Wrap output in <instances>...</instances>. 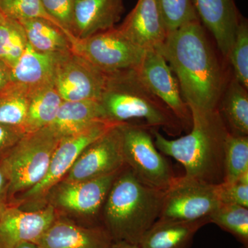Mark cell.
I'll return each instance as SVG.
<instances>
[{
    "instance_id": "36",
    "label": "cell",
    "mask_w": 248,
    "mask_h": 248,
    "mask_svg": "<svg viewBox=\"0 0 248 248\" xmlns=\"http://www.w3.org/2000/svg\"><path fill=\"white\" fill-rule=\"evenodd\" d=\"M9 181L7 174L0 161V204L9 206Z\"/></svg>"
},
{
    "instance_id": "7",
    "label": "cell",
    "mask_w": 248,
    "mask_h": 248,
    "mask_svg": "<svg viewBox=\"0 0 248 248\" xmlns=\"http://www.w3.org/2000/svg\"><path fill=\"white\" fill-rule=\"evenodd\" d=\"M73 51L110 75L138 68L146 50L129 40L118 27H114L77 40Z\"/></svg>"
},
{
    "instance_id": "14",
    "label": "cell",
    "mask_w": 248,
    "mask_h": 248,
    "mask_svg": "<svg viewBox=\"0 0 248 248\" xmlns=\"http://www.w3.org/2000/svg\"><path fill=\"white\" fill-rule=\"evenodd\" d=\"M58 215L50 204L32 211L9 205L0 217V248H14L24 242L37 244Z\"/></svg>"
},
{
    "instance_id": "30",
    "label": "cell",
    "mask_w": 248,
    "mask_h": 248,
    "mask_svg": "<svg viewBox=\"0 0 248 248\" xmlns=\"http://www.w3.org/2000/svg\"><path fill=\"white\" fill-rule=\"evenodd\" d=\"M158 2L168 34L199 19L192 0H158Z\"/></svg>"
},
{
    "instance_id": "34",
    "label": "cell",
    "mask_w": 248,
    "mask_h": 248,
    "mask_svg": "<svg viewBox=\"0 0 248 248\" xmlns=\"http://www.w3.org/2000/svg\"><path fill=\"white\" fill-rule=\"evenodd\" d=\"M25 134L21 127L0 123V160L17 144Z\"/></svg>"
},
{
    "instance_id": "26",
    "label": "cell",
    "mask_w": 248,
    "mask_h": 248,
    "mask_svg": "<svg viewBox=\"0 0 248 248\" xmlns=\"http://www.w3.org/2000/svg\"><path fill=\"white\" fill-rule=\"evenodd\" d=\"M27 45L25 31L20 22L3 16L0 21V60L12 68Z\"/></svg>"
},
{
    "instance_id": "5",
    "label": "cell",
    "mask_w": 248,
    "mask_h": 248,
    "mask_svg": "<svg viewBox=\"0 0 248 248\" xmlns=\"http://www.w3.org/2000/svg\"><path fill=\"white\" fill-rule=\"evenodd\" d=\"M61 139L50 125L26 133L0 160L9 178V205L42 182Z\"/></svg>"
},
{
    "instance_id": "37",
    "label": "cell",
    "mask_w": 248,
    "mask_h": 248,
    "mask_svg": "<svg viewBox=\"0 0 248 248\" xmlns=\"http://www.w3.org/2000/svg\"><path fill=\"white\" fill-rule=\"evenodd\" d=\"M112 248H141L140 245L132 244L127 241H114Z\"/></svg>"
},
{
    "instance_id": "19",
    "label": "cell",
    "mask_w": 248,
    "mask_h": 248,
    "mask_svg": "<svg viewBox=\"0 0 248 248\" xmlns=\"http://www.w3.org/2000/svg\"><path fill=\"white\" fill-rule=\"evenodd\" d=\"M62 54L41 53L28 43L24 53L11 68L15 84L28 93L53 84L55 71Z\"/></svg>"
},
{
    "instance_id": "3",
    "label": "cell",
    "mask_w": 248,
    "mask_h": 248,
    "mask_svg": "<svg viewBox=\"0 0 248 248\" xmlns=\"http://www.w3.org/2000/svg\"><path fill=\"white\" fill-rule=\"evenodd\" d=\"M165 191L143 184L125 166L111 186L103 207V226L114 241L139 244L159 218Z\"/></svg>"
},
{
    "instance_id": "25",
    "label": "cell",
    "mask_w": 248,
    "mask_h": 248,
    "mask_svg": "<svg viewBox=\"0 0 248 248\" xmlns=\"http://www.w3.org/2000/svg\"><path fill=\"white\" fill-rule=\"evenodd\" d=\"M210 223L233 235L248 248V208L236 204L220 202L208 217Z\"/></svg>"
},
{
    "instance_id": "23",
    "label": "cell",
    "mask_w": 248,
    "mask_h": 248,
    "mask_svg": "<svg viewBox=\"0 0 248 248\" xmlns=\"http://www.w3.org/2000/svg\"><path fill=\"white\" fill-rule=\"evenodd\" d=\"M219 102V108L217 109L229 133L248 136V89L233 78L224 94H221Z\"/></svg>"
},
{
    "instance_id": "8",
    "label": "cell",
    "mask_w": 248,
    "mask_h": 248,
    "mask_svg": "<svg viewBox=\"0 0 248 248\" xmlns=\"http://www.w3.org/2000/svg\"><path fill=\"white\" fill-rule=\"evenodd\" d=\"M118 124L120 123L103 121L78 133L62 138L54 153L45 178L18 197L14 205L20 206L26 203H41L46 199L50 191L65 177L85 148Z\"/></svg>"
},
{
    "instance_id": "35",
    "label": "cell",
    "mask_w": 248,
    "mask_h": 248,
    "mask_svg": "<svg viewBox=\"0 0 248 248\" xmlns=\"http://www.w3.org/2000/svg\"><path fill=\"white\" fill-rule=\"evenodd\" d=\"M16 87L11 67L0 60V96L10 92Z\"/></svg>"
},
{
    "instance_id": "2",
    "label": "cell",
    "mask_w": 248,
    "mask_h": 248,
    "mask_svg": "<svg viewBox=\"0 0 248 248\" xmlns=\"http://www.w3.org/2000/svg\"><path fill=\"white\" fill-rule=\"evenodd\" d=\"M190 133L176 140L152 129L155 146L161 153L182 165L184 176L209 184H220L224 177V146L228 131L218 109L204 110L189 107Z\"/></svg>"
},
{
    "instance_id": "13",
    "label": "cell",
    "mask_w": 248,
    "mask_h": 248,
    "mask_svg": "<svg viewBox=\"0 0 248 248\" xmlns=\"http://www.w3.org/2000/svg\"><path fill=\"white\" fill-rule=\"evenodd\" d=\"M135 70L142 81L169 108L184 128L191 126L190 108L183 98L177 78L162 55L155 49L146 50Z\"/></svg>"
},
{
    "instance_id": "17",
    "label": "cell",
    "mask_w": 248,
    "mask_h": 248,
    "mask_svg": "<svg viewBox=\"0 0 248 248\" xmlns=\"http://www.w3.org/2000/svg\"><path fill=\"white\" fill-rule=\"evenodd\" d=\"M201 22L216 41L218 49L228 58L241 18L234 0H192Z\"/></svg>"
},
{
    "instance_id": "27",
    "label": "cell",
    "mask_w": 248,
    "mask_h": 248,
    "mask_svg": "<svg viewBox=\"0 0 248 248\" xmlns=\"http://www.w3.org/2000/svg\"><path fill=\"white\" fill-rule=\"evenodd\" d=\"M225 183H233L248 172V137L228 133L224 146Z\"/></svg>"
},
{
    "instance_id": "28",
    "label": "cell",
    "mask_w": 248,
    "mask_h": 248,
    "mask_svg": "<svg viewBox=\"0 0 248 248\" xmlns=\"http://www.w3.org/2000/svg\"><path fill=\"white\" fill-rule=\"evenodd\" d=\"M28 101L29 93L17 86L12 91L0 96V123L24 129Z\"/></svg>"
},
{
    "instance_id": "16",
    "label": "cell",
    "mask_w": 248,
    "mask_h": 248,
    "mask_svg": "<svg viewBox=\"0 0 248 248\" xmlns=\"http://www.w3.org/2000/svg\"><path fill=\"white\" fill-rule=\"evenodd\" d=\"M118 29L146 50H158L168 35L158 0H138Z\"/></svg>"
},
{
    "instance_id": "21",
    "label": "cell",
    "mask_w": 248,
    "mask_h": 248,
    "mask_svg": "<svg viewBox=\"0 0 248 248\" xmlns=\"http://www.w3.org/2000/svg\"><path fill=\"white\" fill-rule=\"evenodd\" d=\"M103 121L109 120L99 101H63L50 126L62 138Z\"/></svg>"
},
{
    "instance_id": "33",
    "label": "cell",
    "mask_w": 248,
    "mask_h": 248,
    "mask_svg": "<svg viewBox=\"0 0 248 248\" xmlns=\"http://www.w3.org/2000/svg\"><path fill=\"white\" fill-rule=\"evenodd\" d=\"M219 199L222 203L236 204L248 208V172L236 182L220 184Z\"/></svg>"
},
{
    "instance_id": "20",
    "label": "cell",
    "mask_w": 248,
    "mask_h": 248,
    "mask_svg": "<svg viewBox=\"0 0 248 248\" xmlns=\"http://www.w3.org/2000/svg\"><path fill=\"white\" fill-rule=\"evenodd\" d=\"M208 223V217L190 221L158 219L139 245L141 248H190L197 232Z\"/></svg>"
},
{
    "instance_id": "31",
    "label": "cell",
    "mask_w": 248,
    "mask_h": 248,
    "mask_svg": "<svg viewBox=\"0 0 248 248\" xmlns=\"http://www.w3.org/2000/svg\"><path fill=\"white\" fill-rule=\"evenodd\" d=\"M234 78L246 89L248 88V26L245 19H241L234 43L230 52Z\"/></svg>"
},
{
    "instance_id": "12",
    "label": "cell",
    "mask_w": 248,
    "mask_h": 248,
    "mask_svg": "<svg viewBox=\"0 0 248 248\" xmlns=\"http://www.w3.org/2000/svg\"><path fill=\"white\" fill-rule=\"evenodd\" d=\"M120 124L86 147L62 181L91 180L118 172L125 167Z\"/></svg>"
},
{
    "instance_id": "9",
    "label": "cell",
    "mask_w": 248,
    "mask_h": 248,
    "mask_svg": "<svg viewBox=\"0 0 248 248\" xmlns=\"http://www.w3.org/2000/svg\"><path fill=\"white\" fill-rule=\"evenodd\" d=\"M220 202L219 184L176 177L165 190L158 219L190 221L207 218Z\"/></svg>"
},
{
    "instance_id": "29",
    "label": "cell",
    "mask_w": 248,
    "mask_h": 248,
    "mask_svg": "<svg viewBox=\"0 0 248 248\" xmlns=\"http://www.w3.org/2000/svg\"><path fill=\"white\" fill-rule=\"evenodd\" d=\"M0 12L5 17L18 22L34 18L46 19L58 26L68 35L63 28L47 14L41 0H0Z\"/></svg>"
},
{
    "instance_id": "18",
    "label": "cell",
    "mask_w": 248,
    "mask_h": 248,
    "mask_svg": "<svg viewBox=\"0 0 248 248\" xmlns=\"http://www.w3.org/2000/svg\"><path fill=\"white\" fill-rule=\"evenodd\" d=\"M124 0H76L73 35L84 40L115 27L124 11Z\"/></svg>"
},
{
    "instance_id": "10",
    "label": "cell",
    "mask_w": 248,
    "mask_h": 248,
    "mask_svg": "<svg viewBox=\"0 0 248 248\" xmlns=\"http://www.w3.org/2000/svg\"><path fill=\"white\" fill-rule=\"evenodd\" d=\"M108 75L71 50L62 54L54 77L53 86L62 100H100Z\"/></svg>"
},
{
    "instance_id": "1",
    "label": "cell",
    "mask_w": 248,
    "mask_h": 248,
    "mask_svg": "<svg viewBox=\"0 0 248 248\" xmlns=\"http://www.w3.org/2000/svg\"><path fill=\"white\" fill-rule=\"evenodd\" d=\"M156 50L177 77L188 107L204 110L218 108L223 94V76L200 19L169 32Z\"/></svg>"
},
{
    "instance_id": "38",
    "label": "cell",
    "mask_w": 248,
    "mask_h": 248,
    "mask_svg": "<svg viewBox=\"0 0 248 248\" xmlns=\"http://www.w3.org/2000/svg\"><path fill=\"white\" fill-rule=\"evenodd\" d=\"M14 248H41L38 244L33 242H24L17 245Z\"/></svg>"
},
{
    "instance_id": "15",
    "label": "cell",
    "mask_w": 248,
    "mask_h": 248,
    "mask_svg": "<svg viewBox=\"0 0 248 248\" xmlns=\"http://www.w3.org/2000/svg\"><path fill=\"white\" fill-rule=\"evenodd\" d=\"M113 243L103 225H79L59 215L37 244L41 248H112Z\"/></svg>"
},
{
    "instance_id": "22",
    "label": "cell",
    "mask_w": 248,
    "mask_h": 248,
    "mask_svg": "<svg viewBox=\"0 0 248 248\" xmlns=\"http://www.w3.org/2000/svg\"><path fill=\"white\" fill-rule=\"evenodd\" d=\"M28 43L37 51L66 53L73 50V42L63 31L49 21L40 18L19 21Z\"/></svg>"
},
{
    "instance_id": "6",
    "label": "cell",
    "mask_w": 248,
    "mask_h": 248,
    "mask_svg": "<svg viewBox=\"0 0 248 248\" xmlns=\"http://www.w3.org/2000/svg\"><path fill=\"white\" fill-rule=\"evenodd\" d=\"M125 164L147 186L166 190L176 177L170 165L156 148L151 130L142 124L120 125Z\"/></svg>"
},
{
    "instance_id": "11",
    "label": "cell",
    "mask_w": 248,
    "mask_h": 248,
    "mask_svg": "<svg viewBox=\"0 0 248 248\" xmlns=\"http://www.w3.org/2000/svg\"><path fill=\"white\" fill-rule=\"evenodd\" d=\"M120 171L91 180L61 181L47 196L48 204L57 211L63 210L88 219L97 218L102 213L111 186Z\"/></svg>"
},
{
    "instance_id": "32",
    "label": "cell",
    "mask_w": 248,
    "mask_h": 248,
    "mask_svg": "<svg viewBox=\"0 0 248 248\" xmlns=\"http://www.w3.org/2000/svg\"><path fill=\"white\" fill-rule=\"evenodd\" d=\"M44 9L68 34L73 46L77 39L73 35L76 0H41Z\"/></svg>"
},
{
    "instance_id": "39",
    "label": "cell",
    "mask_w": 248,
    "mask_h": 248,
    "mask_svg": "<svg viewBox=\"0 0 248 248\" xmlns=\"http://www.w3.org/2000/svg\"><path fill=\"white\" fill-rule=\"evenodd\" d=\"M7 205H1L0 204V217L2 215L3 213H4L5 209L7 208Z\"/></svg>"
},
{
    "instance_id": "24",
    "label": "cell",
    "mask_w": 248,
    "mask_h": 248,
    "mask_svg": "<svg viewBox=\"0 0 248 248\" xmlns=\"http://www.w3.org/2000/svg\"><path fill=\"white\" fill-rule=\"evenodd\" d=\"M28 93L27 115L24 125L26 133L37 131L51 125L63 102L53 84Z\"/></svg>"
},
{
    "instance_id": "4",
    "label": "cell",
    "mask_w": 248,
    "mask_h": 248,
    "mask_svg": "<svg viewBox=\"0 0 248 248\" xmlns=\"http://www.w3.org/2000/svg\"><path fill=\"white\" fill-rule=\"evenodd\" d=\"M108 120L128 123L140 120L152 128L176 135L184 128L170 110L142 81L135 69L108 75L100 100Z\"/></svg>"
},
{
    "instance_id": "40",
    "label": "cell",
    "mask_w": 248,
    "mask_h": 248,
    "mask_svg": "<svg viewBox=\"0 0 248 248\" xmlns=\"http://www.w3.org/2000/svg\"><path fill=\"white\" fill-rule=\"evenodd\" d=\"M3 14L0 12V21H1V18H2Z\"/></svg>"
}]
</instances>
